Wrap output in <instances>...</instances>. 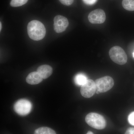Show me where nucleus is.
Returning a JSON list of instances; mask_svg holds the SVG:
<instances>
[{"label":"nucleus","instance_id":"f257e3e1","mask_svg":"<svg viewBox=\"0 0 134 134\" xmlns=\"http://www.w3.org/2000/svg\"><path fill=\"white\" fill-rule=\"evenodd\" d=\"M27 32L30 38L35 41L41 40L46 36L45 27L42 23L37 20H33L28 24Z\"/></svg>","mask_w":134,"mask_h":134},{"label":"nucleus","instance_id":"f03ea898","mask_svg":"<svg viewBox=\"0 0 134 134\" xmlns=\"http://www.w3.org/2000/svg\"><path fill=\"white\" fill-rule=\"evenodd\" d=\"M85 121L90 126L98 130H102L105 127L106 122L103 115L95 113L87 114Z\"/></svg>","mask_w":134,"mask_h":134},{"label":"nucleus","instance_id":"7ed1b4c3","mask_svg":"<svg viewBox=\"0 0 134 134\" xmlns=\"http://www.w3.org/2000/svg\"><path fill=\"white\" fill-rule=\"evenodd\" d=\"M109 55L111 59L118 65H124L127 60V57L125 51L118 46L113 47L110 49Z\"/></svg>","mask_w":134,"mask_h":134},{"label":"nucleus","instance_id":"20e7f679","mask_svg":"<svg viewBox=\"0 0 134 134\" xmlns=\"http://www.w3.org/2000/svg\"><path fill=\"white\" fill-rule=\"evenodd\" d=\"M95 82L96 93L99 94L110 90L114 85V81L111 77L105 76L97 79Z\"/></svg>","mask_w":134,"mask_h":134},{"label":"nucleus","instance_id":"39448f33","mask_svg":"<svg viewBox=\"0 0 134 134\" xmlns=\"http://www.w3.org/2000/svg\"><path fill=\"white\" fill-rule=\"evenodd\" d=\"M32 107L30 101L26 99H21L18 100L14 105L15 111L19 115H27L30 112Z\"/></svg>","mask_w":134,"mask_h":134},{"label":"nucleus","instance_id":"423d86ee","mask_svg":"<svg viewBox=\"0 0 134 134\" xmlns=\"http://www.w3.org/2000/svg\"><path fill=\"white\" fill-rule=\"evenodd\" d=\"M80 92L82 96L86 98L91 97L96 92L95 82L92 79H88L86 83L81 87Z\"/></svg>","mask_w":134,"mask_h":134},{"label":"nucleus","instance_id":"0eeeda50","mask_svg":"<svg viewBox=\"0 0 134 134\" xmlns=\"http://www.w3.org/2000/svg\"><path fill=\"white\" fill-rule=\"evenodd\" d=\"M89 21L93 24H101L105 21V14L101 9H97L92 11L88 16Z\"/></svg>","mask_w":134,"mask_h":134},{"label":"nucleus","instance_id":"6e6552de","mask_svg":"<svg viewBox=\"0 0 134 134\" xmlns=\"http://www.w3.org/2000/svg\"><path fill=\"white\" fill-rule=\"evenodd\" d=\"M54 29L57 33H61L65 31L69 24L66 18L60 15L54 17Z\"/></svg>","mask_w":134,"mask_h":134},{"label":"nucleus","instance_id":"1a4fd4ad","mask_svg":"<svg viewBox=\"0 0 134 134\" xmlns=\"http://www.w3.org/2000/svg\"><path fill=\"white\" fill-rule=\"evenodd\" d=\"M43 78L37 72H33L30 73L26 77L27 83L30 85H36L42 81Z\"/></svg>","mask_w":134,"mask_h":134},{"label":"nucleus","instance_id":"9d476101","mask_svg":"<svg viewBox=\"0 0 134 134\" xmlns=\"http://www.w3.org/2000/svg\"><path fill=\"white\" fill-rule=\"evenodd\" d=\"M37 72L40 75L43 79H46L52 74L53 69L49 65H43L38 67Z\"/></svg>","mask_w":134,"mask_h":134},{"label":"nucleus","instance_id":"9b49d317","mask_svg":"<svg viewBox=\"0 0 134 134\" xmlns=\"http://www.w3.org/2000/svg\"><path fill=\"white\" fill-rule=\"evenodd\" d=\"M88 80L87 77L85 75L79 74L77 75L75 77L74 81L76 85L82 86L86 83Z\"/></svg>","mask_w":134,"mask_h":134},{"label":"nucleus","instance_id":"f8f14e48","mask_svg":"<svg viewBox=\"0 0 134 134\" xmlns=\"http://www.w3.org/2000/svg\"><path fill=\"white\" fill-rule=\"evenodd\" d=\"M34 134H56L55 131L48 127H43L37 129Z\"/></svg>","mask_w":134,"mask_h":134},{"label":"nucleus","instance_id":"ddd939ff","mask_svg":"<svg viewBox=\"0 0 134 134\" xmlns=\"http://www.w3.org/2000/svg\"><path fill=\"white\" fill-rule=\"evenodd\" d=\"M122 4L125 9L129 11H134V0H123Z\"/></svg>","mask_w":134,"mask_h":134},{"label":"nucleus","instance_id":"4468645a","mask_svg":"<svg viewBox=\"0 0 134 134\" xmlns=\"http://www.w3.org/2000/svg\"><path fill=\"white\" fill-rule=\"evenodd\" d=\"M28 0H12L10 2V6L14 7H20L24 5L28 2Z\"/></svg>","mask_w":134,"mask_h":134},{"label":"nucleus","instance_id":"2eb2a0df","mask_svg":"<svg viewBox=\"0 0 134 134\" xmlns=\"http://www.w3.org/2000/svg\"><path fill=\"white\" fill-rule=\"evenodd\" d=\"M128 120L130 125L134 126V111L129 114L128 117Z\"/></svg>","mask_w":134,"mask_h":134},{"label":"nucleus","instance_id":"dca6fc26","mask_svg":"<svg viewBox=\"0 0 134 134\" xmlns=\"http://www.w3.org/2000/svg\"><path fill=\"white\" fill-rule=\"evenodd\" d=\"M59 1L63 5H66V6H69L73 3L74 0H59Z\"/></svg>","mask_w":134,"mask_h":134},{"label":"nucleus","instance_id":"f3484780","mask_svg":"<svg viewBox=\"0 0 134 134\" xmlns=\"http://www.w3.org/2000/svg\"><path fill=\"white\" fill-rule=\"evenodd\" d=\"M85 3L88 5H92L96 3L98 0H82Z\"/></svg>","mask_w":134,"mask_h":134},{"label":"nucleus","instance_id":"a211bd4d","mask_svg":"<svg viewBox=\"0 0 134 134\" xmlns=\"http://www.w3.org/2000/svg\"><path fill=\"white\" fill-rule=\"evenodd\" d=\"M125 134H134V128L130 127L128 129Z\"/></svg>","mask_w":134,"mask_h":134},{"label":"nucleus","instance_id":"6ab92c4d","mask_svg":"<svg viewBox=\"0 0 134 134\" xmlns=\"http://www.w3.org/2000/svg\"><path fill=\"white\" fill-rule=\"evenodd\" d=\"M94 134L93 133H92V132H91V131H89V132H87V134Z\"/></svg>","mask_w":134,"mask_h":134},{"label":"nucleus","instance_id":"aec40b11","mask_svg":"<svg viewBox=\"0 0 134 134\" xmlns=\"http://www.w3.org/2000/svg\"><path fill=\"white\" fill-rule=\"evenodd\" d=\"M2 29V23H0V31Z\"/></svg>","mask_w":134,"mask_h":134},{"label":"nucleus","instance_id":"412c9836","mask_svg":"<svg viewBox=\"0 0 134 134\" xmlns=\"http://www.w3.org/2000/svg\"><path fill=\"white\" fill-rule=\"evenodd\" d=\"M133 58H134V52L133 53Z\"/></svg>","mask_w":134,"mask_h":134}]
</instances>
